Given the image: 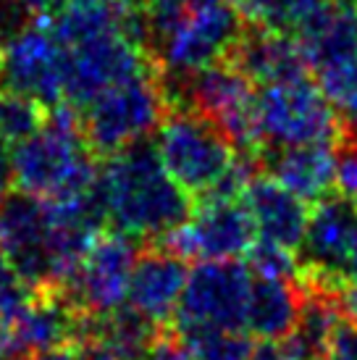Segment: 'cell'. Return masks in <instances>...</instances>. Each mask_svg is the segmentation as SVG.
Segmentation results:
<instances>
[{"instance_id": "19", "label": "cell", "mask_w": 357, "mask_h": 360, "mask_svg": "<svg viewBox=\"0 0 357 360\" xmlns=\"http://www.w3.org/2000/svg\"><path fill=\"white\" fill-rule=\"evenodd\" d=\"M310 69H328L357 56V6L328 0L297 32Z\"/></svg>"}, {"instance_id": "39", "label": "cell", "mask_w": 357, "mask_h": 360, "mask_svg": "<svg viewBox=\"0 0 357 360\" xmlns=\"http://www.w3.org/2000/svg\"><path fill=\"white\" fill-rule=\"evenodd\" d=\"M103 0H53V8L56 11H69V8H82V6H95Z\"/></svg>"}, {"instance_id": "16", "label": "cell", "mask_w": 357, "mask_h": 360, "mask_svg": "<svg viewBox=\"0 0 357 360\" xmlns=\"http://www.w3.org/2000/svg\"><path fill=\"white\" fill-rule=\"evenodd\" d=\"M242 202L247 205L260 240L284 245L289 250L302 248L310 210L297 195L278 184L273 176H252L245 187Z\"/></svg>"}, {"instance_id": "20", "label": "cell", "mask_w": 357, "mask_h": 360, "mask_svg": "<svg viewBox=\"0 0 357 360\" xmlns=\"http://www.w3.org/2000/svg\"><path fill=\"white\" fill-rule=\"evenodd\" d=\"M344 323V313L339 308L337 295L331 290L310 287L302 295V308L294 329L284 337L281 352L287 360H326L331 342L337 337L339 326Z\"/></svg>"}, {"instance_id": "27", "label": "cell", "mask_w": 357, "mask_h": 360, "mask_svg": "<svg viewBox=\"0 0 357 360\" xmlns=\"http://www.w3.org/2000/svg\"><path fill=\"white\" fill-rule=\"evenodd\" d=\"M192 6L195 0H142L139 3L145 34L152 42V48H158L171 32L178 30V24L189 16Z\"/></svg>"}, {"instance_id": "10", "label": "cell", "mask_w": 357, "mask_h": 360, "mask_svg": "<svg viewBox=\"0 0 357 360\" xmlns=\"http://www.w3.org/2000/svg\"><path fill=\"white\" fill-rule=\"evenodd\" d=\"M239 37H242V21L228 3L195 0L189 16L178 24L176 32H171L160 42L155 53L171 74L187 79L213 63H221L228 53H234Z\"/></svg>"}, {"instance_id": "14", "label": "cell", "mask_w": 357, "mask_h": 360, "mask_svg": "<svg viewBox=\"0 0 357 360\" xmlns=\"http://www.w3.org/2000/svg\"><path fill=\"white\" fill-rule=\"evenodd\" d=\"M92 321L84 319L69 300V295H58L56 290H42L34 295L21 319L13 326V340L21 355H37V352L56 350L60 345L89 337Z\"/></svg>"}, {"instance_id": "30", "label": "cell", "mask_w": 357, "mask_h": 360, "mask_svg": "<svg viewBox=\"0 0 357 360\" xmlns=\"http://www.w3.org/2000/svg\"><path fill=\"white\" fill-rule=\"evenodd\" d=\"M32 360H116V358H113V352L98 337L89 334L84 340L60 345L56 350L37 352V355H32Z\"/></svg>"}, {"instance_id": "9", "label": "cell", "mask_w": 357, "mask_h": 360, "mask_svg": "<svg viewBox=\"0 0 357 360\" xmlns=\"http://www.w3.org/2000/svg\"><path fill=\"white\" fill-rule=\"evenodd\" d=\"M189 108L208 116L237 150H255L258 131V92L252 82L234 63H213L208 69L187 77Z\"/></svg>"}, {"instance_id": "7", "label": "cell", "mask_w": 357, "mask_h": 360, "mask_svg": "<svg viewBox=\"0 0 357 360\" xmlns=\"http://www.w3.org/2000/svg\"><path fill=\"white\" fill-rule=\"evenodd\" d=\"M255 274L239 260H202L189 271L176 308V331L245 329Z\"/></svg>"}, {"instance_id": "18", "label": "cell", "mask_w": 357, "mask_h": 360, "mask_svg": "<svg viewBox=\"0 0 357 360\" xmlns=\"http://www.w3.org/2000/svg\"><path fill=\"white\" fill-rule=\"evenodd\" d=\"M337 148L339 145L281 148L271 163L273 179L308 205L326 200L331 190L337 187Z\"/></svg>"}, {"instance_id": "13", "label": "cell", "mask_w": 357, "mask_h": 360, "mask_svg": "<svg viewBox=\"0 0 357 360\" xmlns=\"http://www.w3.org/2000/svg\"><path fill=\"white\" fill-rule=\"evenodd\" d=\"M302 250L308 260L302 274H316L308 276L310 284L316 281L320 290L337 292L357 252V202L342 195H328L326 200L316 202V208L310 210Z\"/></svg>"}, {"instance_id": "36", "label": "cell", "mask_w": 357, "mask_h": 360, "mask_svg": "<svg viewBox=\"0 0 357 360\" xmlns=\"http://www.w3.org/2000/svg\"><path fill=\"white\" fill-rule=\"evenodd\" d=\"M21 358L16 340H13V331L0 329V360H16Z\"/></svg>"}, {"instance_id": "35", "label": "cell", "mask_w": 357, "mask_h": 360, "mask_svg": "<svg viewBox=\"0 0 357 360\" xmlns=\"http://www.w3.org/2000/svg\"><path fill=\"white\" fill-rule=\"evenodd\" d=\"M247 360H287V358H284V352H281V347H278L276 342H260V345L252 347Z\"/></svg>"}, {"instance_id": "2", "label": "cell", "mask_w": 357, "mask_h": 360, "mask_svg": "<svg viewBox=\"0 0 357 360\" xmlns=\"http://www.w3.org/2000/svg\"><path fill=\"white\" fill-rule=\"evenodd\" d=\"M8 163L19 192L40 200H66L98 184L92 145L84 137L82 116L69 103L50 108L40 129L11 145Z\"/></svg>"}, {"instance_id": "6", "label": "cell", "mask_w": 357, "mask_h": 360, "mask_svg": "<svg viewBox=\"0 0 357 360\" xmlns=\"http://www.w3.org/2000/svg\"><path fill=\"white\" fill-rule=\"evenodd\" d=\"M0 87L45 108L66 103V48L53 21L32 19L6 37Z\"/></svg>"}, {"instance_id": "5", "label": "cell", "mask_w": 357, "mask_h": 360, "mask_svg": "<svg viewBox=\"0 0 357 360\" xmlns=\"http://www.w3.org/2000/svg\"><path fill=\"white\" fill-rule=\"evenodd\" d=\"M166 90L152 71L121 82L82 108L84 137L98 153H121L139 145L166 116Z\"/></svg>"}, {"instance_id": "42", "label": "cell", "mask_w": 357, "mask_h": 360, "mask_svg": "<svg viewBox=\"0 0 357 360\" xmlns=\"http://www.w3.org/2000/svg\"><path fill=\"white\" fill-rule=\"evenodd\" d=\"M0 51H3V42H0Z\"/></svg>"}, {"instance_id": "17", "label": "cell", "mask_w": 357, "mask_h": 360, "mask_svg": "<svg viewBox=\"0 0 357 360\" xmlns=\"http://www.w3.org/2000/svg\"><path fill=\"white\" fill-rule=\"evenodd\" d=\"M234 66H237L252 84L271 87V84H287L310 77L308 56L292 34L271 30H255L239 37L234 48Z\"/></svg>"}, {"instance_id": "4", "label": "cell", "mask_w": 357, "mask_h": 360, "mask_svg": "<svg viewBox=\"0 0 357 360\" xmlns=\"http://www.w3.org/2000/svg\"><path fill=\"white\" fill-rule=\"evenodd\" d=\"M260 142L281 148L339 145L347 140L344 119L320 84L305 77L287 84H271L258 92Z\"/></svg>"}, {"instance_id": "38", "label": "cell", "mask_w": 357, "mask_h": 360, "mask_svg": "<svg viewBox=\"0 0 357 360\" xmlns=\"http://www.w3.org/2000/svg\"><path fill=\"white\" fill-rule=\"evenodd\" d=\"M8 3H13L16 8L27 11V13H40V11L53 6V0H8Z\"/></svg>"}, {"instance_id": "37", "label": "cell", "mask_w": 357, "mask_h": 360, "mask_svg": "<svg viewBox=\"0 0 357 360\" xmlns=\"http://www.w3.org/2000/svg\"><path fill=\"white\" fill-rule=\"evenodd\" d=\"M8 184H11V163L6 145H0V202L8 198Z\"/></svg>"}, {"instance_id": "33", "label": "cell", "mask_w": 357, "mask_h": 360, "mask_svg": "<svg viewBox=\"0 0 357 360\" xmlns=\"http://www.w3.org/2000/svg\"><path fill=\"white\" fill-rule=\"evenodd\" d=\"M326 360H357V326H339Z\"/></svg>"}, {"instance_id": "8", "label": "cell", "mask_w": 357, "mask_h": 360, "mask_svg": "<svg viewBox=\"0 0 357 360\" xmlns=\"http://www.w3.org/2000/svg\"><path fill=\"white\" fill-rule=\"evenodd\" d=\"M0 250L6 252L16 274L30 287L34 290L60 287L48 200L16 192L0 202Z\"/></svg>"}, {"instance_id": "15", "label": "cell", "mask_w": 357, "mask_h": 360, "mask_svg": "<svg viewBox=\"0 0 357 360\" xmlns=\"http://www.w3.org/2000/svg\"><path fill=\"white\" fill-rule=\"evenodd\" d=\"M187 276L189 271L184 258H178L176 252L152 250L139 255L131 271L126 308H131L152 326L166 323L176 316Z\"/></svg>"}, {"instance_id": "26", "label": "cell", "mask_w": 357, "mask_h": 360, "mask_svg": "<svg viewBox=\"0 0 357 360\" xmlns=\"http://www.w3.org/2000/svg\"><path fill=\"white\" fill-rule=\"evenodd\" d=\"M318 84L342 119L357 124V56L318 71Z\"/></svg>"}, {"instance_id": "24", "label": "cell", "mask_w": 357, "mask_h": 360, "mask_svg": "<svg viewBox=\"0 0 357 360\" xmlns=\"http://www.w3.org/2000/svg\"><path fill=\"white\" fill-rule=\"evenodd\" d=\"M178 340L192 360H247L255 347L245 329H184Z\"/></svg>"}, {"instance_id": "22", "label": "cell", "mask_w": 357, "mask_h": 360, "mask_svg": "<svg viewBox=\"0 0 357 360\" xmlns=\"http://www.w3.org/2000/svg\"><path fill=\"white\" fill-rule=\"evenodd\" d=\"M155 326L137 316L131 308H119L92 321L89 334L98 337L116 360H145Z\"/></svg>"}, {"instance_id": "29", "label": "cell", "mask_w": 357, "mask_h": 360, "mask_svg": "<svg viewBox=\"0 0 357 360\" xmlns=\"http://www.w3.org/2000/svg\"><path fill=\"white\" fill-rule=\"evenodd\" d=\"M297 250H289L284 245L268 240H255V245L249 248V271L255 276H271V279H289L302 274L297 263Z\"/></svg>"}, {"instance_id": "3", "label": "cell", "mask_w": 357, "mask_h": 360, "mask_svg": "<svg viewBox=\"0 0 357 360\" xmlns=\"http://www.w3.org/2000/svg\"><path fill=\"white\" fill-rule=\"evenodd\" d=\"M155 153L178 187L200 198L213 195L239 166L231 140L195 108L169 110L163 116Z\"/></svg>"}, {"instance_id": "12", "label": "cell", "mask_w": 357, "mask_h": 360, "mask_svg": "<svg viewBox=\"0 0 357 360\" xmlns=\"http://www.w3.org/2000/svg\"><path fill=\"white\" fill-rule=\"evenodd\" d=\"M137 258L131 237L121 231H100L66 284L69 300L95 319L124 308Z\"/></svg>"}, {"instance_id": "40", "label": "cell", "mask_w": 357, "mask_h": 360, "mask_svg": "<svg viewBox=\"0 0 357 360\" xmlns=\"http://www.w3.org/2000/svg\"><path fill=\"white\" fill-rule=\"evenodd\" d=\"M347 279L352 281V284H357V252H355V258H352V263H349V269H347Z\"/></svg>"}, {"instance_id": "28", "label": "cell", "mask_w": 357, "mask_h": 360, "mask_svg": "<svg viewBox=\"0 0 357 360\" xmlns=\"http://www.w3.org/2000/svg\"><path fill=\"white\" fill-rule=\"evenodd\" d=\"M30 290L32 287L16 274L13 263L0 250V329L13 331L16 321L34 297Z\"/></svg>"}, {"instance_id": "41", "label": "cell", "mask_w": 357, "mask_h": 360, "mask_svg": "<svg viewBox=\"0 0 357 360\" xmlns=\"http://www.w3.org/2000/svg\"><path fill=\"white\" fill-rule=\"evenodd\" d=\"M200 3H231V0H200Z\"/></svg>"}, {"instance_id": "25", "label": "cell", "mask_w": 357, "mask_h": 360, "mask_svg": "<svg viewBox=\"0 0 357 360\" xmlns=\"http://www.w3.org/2000/svg\"><path fill=\"white\" fill-rule=\"evenodd\" d=\"M42 124L40 105L0 87V145H16Z\"/></svg>"}, {"instance_id": "31", "label": "cell", "mask_w": 357, "mask_h": 360, "mask_svg": "<svg viewBox=\"0 0 357 360\" xmlns=\"http://www.w3.org/2000/svg\"><path fill=\"white\" fill-rule=\"evenodd\" d=\"M337 192L357 202V145H344L337 160Z\"/></svg>"}, {"instance_id": "1", "label": "cell", "mask_w": 357, "mask_h": 360, "mask_svg": "<svg viewBox=\"0 0 357 360\" xmlns=\"http://www.w3.org/2000/svg\"><path fill=\"white\" fill-rule=\"evenodd\" d=\"M105 219L126 237H169L192 213L189 192L178 187L155 148L145 142L113 153L98 174Z\"/></svg>"}, {"instance_id": "32", "label": "cell", "mask_w": 357, "mask_h": 360, "mask_svg": "<svg viewBox=\"0 0 357 360\" xmlns=\"http://www.w3.org/2000/svg\"><path fill=\"white\" fill-rule=\"evenodd\" d=\"M145 360H192L178 337H155L150 342Z\"/></svg>"}, {"instance_id": "34", "label": "cell", "mask_w": 357, "mask_h": 360, "mask_svg": "<svg viewBox=\"0 0 357 360\" xmlns=\"http://www.w3.org/2000/svg\"><path fill=\"white\" fill-rule=\"evenodd\" d=\"M337 300H339V308H342V313H344V319L352 321V326H357V284H352V281H342L337 287Z\"/></svg>"}, {"instance_id": "23", "label": "cell", "mask_w": 357, "mask_h": 360, "mask_svg": "<svg viewBox=\"0 0 357 360\" xmlns=\"http://www.w3.org/2000/svg\"><path fill=\"white\" fill-rule=\"evenodd\" d=\"M328 0H242V13L258 30L297 34Z\"/></svg>"}, {"instance_id": "21", "label": "cell", "mask_w": 357, "mask_h": 360, "mask_svg": "<svg viewBox=\"0 0 357 360\" xmlns=\"http://www.w3.org/2000/svg\"><path fill=\"white\" fill-rule=\"evenodd\" d=\"M302 308L299 295L289 279L255 276L247 302V331L260 342H278L294 329Z\"/></svg>"}, {"instance_id": "11", "label": "cell", "mask_w": 357, "mask_h": 360, "mask_svg": "<svg viewBox=\"0 0 357 360\" xmlns=\"http://www.w3.org/2000/svg\"><path fill=\"white\" fill-rule=\"evenodd\" d=\"M255 234L252 216L242 200L202 198L197 210L166 237V245L184 260H237L255 245Z\"/></svg>"}]
</instances>
